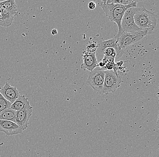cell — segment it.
<instances>
[{
    "instance_id": "obj_12",
    "label": "cell",
    "mask_w": 159,
    "mask_h": 157,
    "mask_svg": "<svg viewBox=\"0 0 159 157\" xmlns=\"http://www.w3.org/2000/svg\"><path fill=\"white\" fill-rule=\"evenodd\" d=\"M32 107L30 105V101L25 96L20 95L16 101L11 104L10 108L16 111L23 110Z\"/></svg>"
},
{
    "instance_id": "obj_21",
    "label": "cell",
    "mask_w": 159,
    "mask_h": 157,
    "mask_svg": "<svg viewBox=\"0 0 159 157\" xmlns=\"http://www.w3.org/2000/svg\"><path fill=\"white\" fill-rule=\"evenodd\" d=\"M115 64V63H114ZM114 64L113 63H110V62H108L106 64L105 67H106L107 70H113V67H114Z\"/></svg>"
},
{
    "instance_id": "obj_24",
    "label": "cell",
    "mask_w": 159,
    "mask_h": 157,
    "mask_svg": "<svg viewBox=\"0 0 159 157\" xmlns=\"http://www.w3.org/2000/svg\"><path fill=\"white\" fill-rule=\"evenodd\" d=\"M51 34L52 35H57V30L56 29H54L52 30L51 31Z\"/></svg>"
},
{
    "instance_id": "obj_6",
    "label": "cell",
    "mask_w": 159,
    "mask_h": 157,
    "mask_svg": "<svg viewBox=\"0 0 159 157\" xmlns=\"http://www.w3.org/2000/svg\"><path fill=\"white\" fill-rule=\"evenodd\" d=\"M112 47L116 52V58L121 57L123 55L124 51L122 50L119 47L117 39L115 37L106 40L99 41L97 43V50L100 54H103V51L107 48Z\"/></svg>"
},
{
    "instance_id": "obj_18",
    "label": "cell",
    "mask_w": 159,
    "mask_h": 157,
    "mask_svg": "<svg viewBox=\"0 0 159 157\" xmlns=\"http://www.w3.org/2000/svg\"><path fill=\"white\" fill-rule=\"evenodd\" d=\"M87 51L88 52H95V51L97 50V43H91L87 45Z\"/></svg>"
},
{
    "instance_id": "obj_3",
    "label": "cell",
    "mask_w": 159,
    "mask_h": 157,
    "mask_svg": "<svg viewBox=\"0 0 159 157\" xmlns=\"http://www.w3.org/2000/svg\"><path fill=\"white\" fill-rule=\"evenodd\" d=\"M105 76V71L100 67H95L89 73L87 83L96 93L103 95V84Z\"/></svg>"
},
{
    "instance_id": "obj_19",
    "label": "cell",
    "mask_w": 159,
    "mask_h": 157,
    "mask_svg": "<svg viewBox=\"0 0 159 157\" xmlns=\"http://www.w3.org/2000/svg\"><path fill=\"white\" fill-rule=\"evenodd\" d=\"M94 2L96 4H97L102 8V9H104L105 5H106V1H103V0H97V1H94Z\"/></svg>"
},
{
    "instance_id": "obj_13",
    "label": "cell",
    "mask_w": 159,
    "mask_h": 157,
    "mask_svg": "<svg viewBox=\"0 0 159 157\" xmlns=\"http://www.w3.org/2000/svg\"><path fill=\"white\" fill-rule=\"evenodd\" d=\"M0 3H1L2 8L14 13L17 16L18 14V12L17 11V6L14 0L5 1H3V2H1Z\"/></svg>"
},
{
    "instance_id": "obj_11",
    "label": "cell",
    "mask_w": 159,
    "mask_h": 157,
    "mask_svg": "<svg viewBox=\"0 0 159 157\" xmlns=\"http://www.w3.org/2000/svg\"><path fill=\"white\" fill-rule=\"evenodd\" d=\"M1 12L2 16L0 18V26L4 27L11 26L12 23L14 18L17 16L16 15L3 8L1 10Z\"/></svg>"
},
{
    "instance_id": "obj_14",
    "label": "cell",
    "mask_w": 159,
    "mask_h": 157,
    "mask_svg": "<svg viewBox=\"0 0 159 157\" xmlns=\"http://www.w3.org/2000/svg\"><path fill=\"white\" fill-rule=\"evenodd\" d=\"M16 112L17 111L12 110L10 108L6 109L0 114V120L15 122Z\"/></svg>"
},
{
    "instance_id": "obj_17",
    "label": "cell",
    "mask_w": 159,
    "mask_h": 157,
    "mask_svg": "<svg viewBox=\"0 0 159 157\" xmlns=\"http://www.w3.org/2000/svg\"><path fill=\"white\" fill-rule=\"evenodd\" d=\"M136 1L134 0H116V1H114V3L119 5L125 6L131 4Z\"/></svg>"
},
{
    "instance_id": "obj_22",
    "label": "cell",
    "mask_w": 159,
    "mask_h": 157,
    "mask_svg": "<svg viewBox=\"0 0 159 157\" xmlns=\"http://www.w3.org/2000/svg\"><path fill=\"white\" fill-rule=\"evenodd\" d=\"M96 7V3L94 2H91L88 4V8L90 10H94Z\"/></svg>"
},
{
    "instance_id": "obj_9",
    "label": "cell",
    "mask_w": 159,
    "mask_h": 157,
    "mask_svg": "<svg viewBox=\"0 0 159 157\" xmlns=\"http://www.w3.org/2000/svg\"><path fill=\"white\" fill-rule=\"evenodd\" d=\"M82 53L83 62L80 66L82 70L91 72L95 67H99L95 52H88L86 51H83Z\"/></svg>"
},
{
    "instance_id": "obj_1",
    "label": "cell",
    "mask_w": 159,
    "mask_h": 157,
    "mask_svg": "<svg viewBox=\"0 0 159 157\" xmlns=\"http://www.w3.org/2000/svg\"><path fill=\"white\" fill-rule=\"evenodd\" d=\"M134 21L135 24L141 30L152 32L156 28L157 21V16L147 10L144 7L139 8L134 14Z\"/></svg>"
},
{
    "instance_id": "obj_7",
    "label": "cell",
    "mask_w": 159,
    "mask_h": 157,
    "mask_svg": "<svg viewBox=\"0 0 159 157\" xmlns=\"http://www.w3.org/2000/svg\"><path fill=\"white\" fill-rule=\"evenodd\" d=\"M32 107L17 111L15 122L23 131L28 128L29 121L32 115Z\"/></svg>"
},
{
    "instance_id": "obj_2",
    "label": "cell",
    "mask_w": 159,
    "mask_h": 157,
    "mask_svg": "<svg viewBox=\"0 0 159 157\" xmlns=\"http://www.w3.org/2000/svg\"><path fill=\"white\" fill-rule=\"evenodd\" d=\"M148 34V32L145 30H139L130 32L123 31L119 35H116L115 38L117 39L119 47L122 50L125 51V49L129 46L141 40Z\"/></svg>"
},
{
    "instance_id": "obj_10",
    "label": "cell",
    "mask_w": 159,
    "mask_h": 157,
    "mask_svg": "<svg viewBox=\"0 0 159 157\" xmlns=\"http://www.w3.org/2000/svg\"><path fill=\"white\" fill-rule=\"evenodd\" d=\"M0 93L6 100L11 104L13 103L20 96L19 91L16 87L11 86L7 82H6L4 86L2 87H1Z\"/></svg>"
},
{
    "instance_id": "obj_8",
    "label": "cell",
    "mask_w": 159,
    "mask_h": 157,
    "mask_svg": "<svg viewBox=\"0 0 159 157\" xmlns=\"http://www.w3.org/2000/svg\"><path fill=\"white\" fill-rule=\"evenodd\" d=\"M3 132L7 137L22 134L23 131L15 122L0 120V132Z\"/></svg>"
},
{
    "instance_id": "obj_15",
    "label": "cell",
    "mask_w": 159,
    "mask_h": 157,
    "mask_svg": "<svg viewBox=\"0 0 159 157\" xmlns=\"http://www.w3.org/2000/svg\"><path fill=\"white\" fill-rule=\"evenodd\" d=\"M1 88L0 87V89ZM11 104V102L6 100L0 93V114L6 109L10 108Z\"/></svg>"
},
{
    "instance_id": "obj_5",
    "label": "cell",
    "mask_w": 159,
    "mask_h": 157,
    "mask_svg": "<svg viewBox=\"0 0 159 157\" xmlns=\"http://www.w3.org/2000/svg\"><path fill=\"white\" fill-rule=\"evenodd\" d=\"M139 8H130L124 13L121 21V27L125 32L142 30L134 22V16Z\"/></svg>"
},
{
    "instance_id": "obj_20",
    "label": "cell",
    "mask_w": 159,
    "mask_h": 157,
    "mask_svg": "<svg viewBox=\"0 0 159 157\" xmlns=\"http://www.w3.org/2000/svg\"><path fill=\"white\" fill-rule=\"evenodd\" d=\"M108 63V62L105 59V58L104 57V58L102 59V61L100 62L99 63H98L99 67H103L106 66V64Z\"/></svg>"
},
{
    "instance_id": "obj_4",
    "label": "cell",
    "mask_w": 159,
    "mask_h": 157,
    "mask_svg": "<svg viewBox=\"0 0 159 157\" xmlns=\"http://www.w3.org/2000/svg\"><path fill=\"white\" fill-rule=\"evenodd\" d=\"M122 80L119 75L115 74L113 70L105 71V76L103 84V94L114 93L120 87Z\"/></svg>"
},
{
    "instance_id": "obj_23",
    "label": "cell",
    "mask_w": 159,
    "mask_h": 157,
    "mask_svg": "<svg viewBox=\"0 0 159 157\" xmlns=\"http://www.w3.org/2000/svg\"><path fill=\"white\" fill-rule=\"evenodd\" d=\"M123 63H124V61H119L118 62H116L115 63V64H116V66L118 67H122V65H123Z\"/></svg>"
},
{
    "instance_id": "obj_16",
    "label": "cell",
    "mask_w": 159,
    "mask_h": 157,
    "mask_svg": "<svg viewBox=\"0 0 159 157\" xmlns=\"http://www.w3.org/2000/svg\"><path fill=\"white\" fill-rule=\"evenodd\" d=\"M103 54L105 56L112 57L116 58V52L115 49L112 47L107 48L103 51Z\"/></svg>"
}]
</instances>
